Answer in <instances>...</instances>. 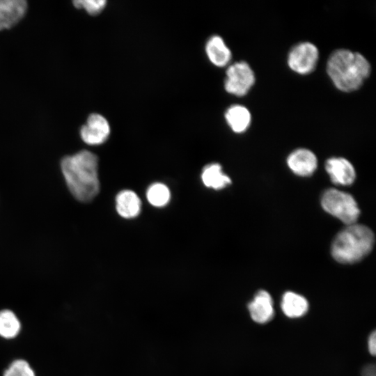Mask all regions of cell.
Returning a JSON list of instances; mask_svg holds the SVG:
<instances>
[{
	"mask_svg": "<svg viewBox=\"0 0 376 376\" xmlns=\"http://www.w3.org/2000/svg\"><path fill=\"white\" fill-rule=\"evenodd\" d=\"M325 169L331 180L336 185H350L356 178L352 164L343 157H331L325 163Z\"/></svg>",
	"mask_w": 376,
	"mask_h": 376,
	"instance_id": "8",
	"label": "cell"
},
{
	"mask_svg": "<svg viewBox=\"0 0 376 376\" xmlns=\"http://www.w3.org/2000/svg\"><path fill=\"white\" fill-rule=\"evenodd\" d=\"M110 125L108 120L99 113H91L86 123L80 130L81 139L91 146L104 143L110 134Z\"/></svg>",
	"mask_w": 376,
	"mask_h": 376,
	"instance_id": "7",
	"label": "cell"
},
{
	"mask_svg": "<svg viewBox=\"0 0 376 376\" xmlns=\"http://www.w3.org/2000/svg\"><path fill=\"white\" fill-rule=\"evenodd\" d=\"M3 376H36L29 364L24 360L14 361L4 372Z\"/></svg>",
	"mask_w": 376,
	"mask_h": 376,
	"instance_id": "19",
	"label": "cell"
},
{
	"mask_svg": "<svg viewBox=\"0 0 376 376\" xmlns=\"http://www.w3.org/2000/svg\"><path fill=\"white\" fill-rule=\"evenodd\" d=\"M27 3L24 0H0V30L15 25L25 15Z\"/></svg>",
	"mask_w": 376,
	"mask_h": 376,
	"instance_id": "11",
	"label": "cell"
},
{
	"mask_svg": "<svg viewBox=\"0 0 376 376\" xmlns=\"http://www.w3.org/2000/svg\"><path fill=\"white\" fill-rule=\"evenodd\" d=\"M327 72L334 86L349 93L359 89L371 72L369 61L361 54L338 49L329 56Z\"/></svg>",
	"mask_w": 376,
	"mask_h": 376,
	"instance_id": "2",
	"label": "cell"
},
{
	"mask_svg": "<svg viewBox=\"0 0 376 376\" xmlns=\"http://www.w3.org/2000/svg\"><path fill=\"white\" fill-rule=\"evenodd\" d=\"M62 173L71 194L81 202L92 201L99 193L98 158L88 150L65 157L61 162Z\"/></svg>",
	"mask_w": 376,
	"mask_h": 376,
	"instance_id": "1",
	"label": "cell"
},
{
	"mask_svg": "<svg viewBox=\"0 0 376 376\" xmlns=\"http://www.w3.org/2000/svg\"><path fill=\"white\" fill-rule=\"evenodd\" d=\"M322 208L345 224H355L360 210L355 199L350 194L336 189H328L321 197Z\"/></svg>",
	"mask_w": 376,
	"mask_h": 376,
	"instance_id": "4",
	"label": "cell"
},
{
	"mask_svg": "<svg viewBox=\"0 0 376 376\" xmlns=\"http://www.w3.org/2000/svg\"><path fill=\"white\" fill-rule=\"evenodd\" d=\"M318 58V47L310 42H301L289 52L288 65L292 71L300 75H307L315 70Z\"/></svg>",
	"mask_w": 376,
	"mask_h": 376,
	"instance_id": "6",
	"label": "cell"
},
{
	"mask_svg": "<svg viewBox=\"0 0 376 376\" xmlns=\"http://www.w3.org/2000/svg\"><path fill=\"white\" fill-rule=\"evenodd\" d=\"M375 235L368 227L361 224L348 225L334 239L331 252L333 258L343 264L361 260L373 249Z\"/></svg>",
	"mask_w": 376,
	"mask_h": 376,
	"instance_id": "3",
	"label": "cell"
},
{
	"mask_svg": "<svg viewBox=\"0 0 376 376\" xmlns=\"http://www.w3.org/2000/svg\"><path fill=\"white\" fill-rule=\"evenodd\" d=\"M20 330V322L13 312L0 311V336L5 338L15 337Z\"/></svg>",
	"mask_w": 376,
	"mask_h": 376,
	"instance_id": "17",
	"label": "cell"
},
{
	"mask_svg": "<svg viewBox=\"0 0 376 376\" xmlns=\"http://www.w3.org/2000/svg\"><path fill=\"white\" fill-rule=\"evenodd\" d=\"M368 348L369 352L375 356L376 352V334L375 331H373L368 340Z\"/></svg>",
	"mask_w": 376,
	"mask_h": 376,
	"instance_id": "21",
	"label": "cell"
},
{
	"mask_svg": "<svg viewBox=\"0 0 376 376\" xmlns=\"http://www.w3.org/2000/svg\"><path fill=\"white\" fill-rule=\"evenodd\" d=\"M287 164L295 174L305 177L314 173L318 166V159L311 150L298 148L288 155Z\"/></svg>",
	"mask_w": 376,
	"mask_h": 376,
	"instance_id": "10",
	"label": "cell"
},
{
	"mask_svg": "<svg viewBox=\"0 0 376 376\" xmlns=\"http://www.w3.org/2000/svg\"><path fill=\"white\" fill-rule=\"evenodd\" d=\"M281 307L287 317L297 318L307 313L309 305L307 299L302 295L288 291L282 297Z\"/></svg>",
	"mask_w": 376,
	"mask_h": 376,
	"instance_id": "15",
	"label": "cell"
},
{
	"mask_svg": "<svg viewBox=\"0 0 376 376\" xmlns=\"http://www.w3.org/2000/svg\"><path fill=\"white\" fill-rule=\"evenodd\" d=\"M255 75L246 61H241L230 65L226 72L224 88L230 94L244 96L255 83Z\"/></svg>",
	"mask_w": 376,
	"mask_h": 376,
	"instance_id": "5",
	"label": "cell"
},
{
	"mask_svg": "<svg viewBox=\"0 0 376 376\" xmlns=\"http://www.w3.org/2000/svg\"><path fill=\"white\" fill-rule=\"evenodd\" d=\"M116 208L122 217L131 219L141 212V203L138 195L132 190L120 191L116 197Z\"/></svg>",
	"mask_w": 376,
	"mask_h": 376,
	"instance_id": "13",
	"label": "cell"
},
{
	"mask_svg": "<svg viewBox=\"0 0 376 376\" xmlns=\"http://www.w3.org/2000/svg\"><path fill=\"white\" fill-rule=\"evenodd\" d=\"M225 119L230 128L235 133H242L249 127L251 116L249 109L240 104L229 107L225 113Z\"/></svg>",
	"mask_w": 376,
	"mask_h": 376,
	"instance_id": "14",
	"label": "cell"
},
{
	"mask_svg": "<svg viewBox=\"0 0 376 376\" xmlns=\"http://www.w3.org/2000/svg\"><path fill=\"white\" fill-rule=\"evenodd\" d=\"M205 52L210 61L217 67L226 66L232 54L223 38L217 35L210 37L205 45Z\"/></svg>",
	"mask_w": 376,
	"mask_h": 376,
	"instance_id": "12",
	"label": "cell"
},
{
	"mask_svg": "<svg viewBox=\"0 0 376 376\" xmlns=\"http://www.w3.org/2000/svg\"><path fill=\"white\" fill-rule=\"evenodd\" d=\"M251 319L259 324L269 322L274 315L273 300L266 290H259L248 304Z\"/></svg>",
	"mask_w": 376,
	"mask_h": 376,
	"instance_id": "9",
	"label": "cell"
},
{
	"mask_svg": "<svg viewBox=\"0 0 376 376\" xmlns=\"http://www.w3.org/2000/svg\"><path fill=\"white\" fill-rule=\"evenodd\" d=\"M201 180L205 186L214 189H223L231 183L230 178L223 173L221 166L218 163L204 166Z\"/></svg>",
	"mask_w": 376,
	"mask_h": 376,
	"instance_id": "16",
	"label": "cell"
},
{
	"mask_svg": "<svg viewBox=\"0 0 376 376\" xmlns=\"http://www.w3.org/2000/svg\"><path fill=\"white\" fill-rule=\"evenodd\" d=\"M361 373L362 376H375V366L371 364L366 366Z\"/></svg>",
	"mask_w": 376,
	"mask_h": 376,
	"instance_id": "22",
	"label": "cell"
},
{
	"mask_svg": "<svg viewBox=\"0 0 376 376\" xmlns=\"http://www.w3.org/2000/svg\"><path fill=\"white\" fill-rule=\"evenodd\" d=\"M77 8H84L88 14L95 15L100 13L106 6L105 0H77L73 1Z\"/></svg>",
	"mask_w": 376,
	"mask_h": 376,
	"instance_id": "20",
	"label": "cell"
},
{
	"mask_svg": "<svg viewBox=\"0 0 376 376\" xmlns=\"http://www.w3.org/2000/svg\"><path fill=\"white\" fill-rule=\"evenodd\" d=\"M146 197L148 202L155 207L165 206L170 201L169 189L164 184L154 183L148 189Z\"/></svg>",
	"mask_w": 376,
	"mask_h": 376,
	"instance_id": "18",
	"label": "cell"
}]
</instances>
